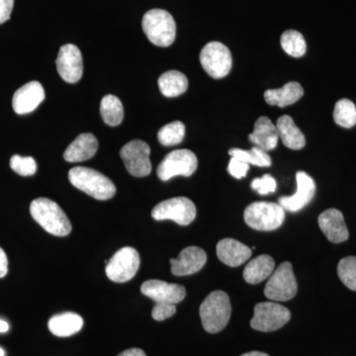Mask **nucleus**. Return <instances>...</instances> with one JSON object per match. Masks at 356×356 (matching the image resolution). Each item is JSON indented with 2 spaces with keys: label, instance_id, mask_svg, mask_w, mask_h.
Listing matches in <instances>:
<instances>
[{
  "label": "nucleus",
  "instance_id": "12",
  "mask_svg": "<svg viewBox=\"0 0 356 356\" xmlns=\"http://www.w3.org/2000/svg\"><path fill=\"white\" fill-rule=\"evenodd\" d=\"M149 154L151 147L140 140H131L120 151V156L123 159L126 170L136 177H147L151 173Z\"/></svg>",
  "mask_w": 356,
  "mask_h": 356
},
{
  "label": "nucleus",
  "instance_id": "35",
  "mask_svg": "<svg viewBox=\"0 0 356 356\" xmlns=\"http://www.w3.org/2000/svg\"><path fill=\"white\" fill-rule=\"evenodd\" d=\"M175 313H177V306L175 304L156 303L153 311H152V317L161 322V321L172 317Z\"/></svg>",
  "mask_w": 356,
  "mask_h": 356
},
{
  "label": "nucleus",
  "instance_id": "40",
  "mask_svg": "<svg viewBox=\"0 0 356 356\" xmlns=\"http://www.w3.org/2000/svg\"><path fill=\"white\" fill-rule=\"evenodd\" d=\"M9 330V325L6 321L0 320V332H6Z\"/></svg>",
  "mask_w": 356,
  "mask_h": 356
},
{
  "label": "nucleus",
  "instance_id": "31",
  "mask_svg": "<svg viewBox=\"0 0 356 356\" xmlns=\"http://www.w3.org/2000/svg\"><path fill=\"white\" fill-rule=\"evenodd\" d=\"M184 124L180 121H175L163 126L159 131L158 139L163 146L172 147L180 144L184 139Z\"/></svg>",
  "mask_w": 356,
  "mask_h": 356
},
{
  "label": "nucleus",
  "instance_id": "38",
  "mask_svg": "<svg viewBox=\"0 0 356 356\" xmlns=\"http://www.w3.org/2000/svg\"><path fill=\"white\" fill-rule=\"evenodd\" d=\"M8 273V259L6 252L0 248V278H3Z\"/></svg>",
  "mask_w": 356,
  "mask_h": 356
},
{
  "label": "nucleus",
  "instance_id": "7",
  "mask_svg": "<svg viewBox=\"0 0 356 356\" xmlns=\"http://www.w3.org/2000/svg\"><path fill=\"white\" fill-rule=\"evenodd\" d=\"M291 318V313L280 304L274 302H264L254 307V318L250 325L255 331L274 332L287 324Z\"/></svg>",
  "mask_w": 356,
  "mask_h": 356
},
{
  "label": "nucleus",
  "instance_id": "9",
  "mask_svg": "<svg viewBox=\"0 0 356 356\" xmlns=\"http://www.w3.org/2000/svg\"><path fill=\"white\" fill-rule=\"evenodd\" d=\"M152 217L156 221L172 220L180 226H187L195 219L196 207L187 197L170 198L154 206Z\"/></svg>",
  "mask_w": 356,
  "mask_h": 356
},
{
  "label": "nucleus",
  "instance_id": "37",
  "mask_svg": "<svg viewBox=\"0 0 356 356\" xmlns=\"http://www.w3.org/2000/svg\"><path fill=\"white\" fill-rule=\"evenodd\" d=\"M14 0H0V25L10 19Z\"/></svg>",
  "mask_w": 356,
  "mask_h": 356
},
{
  "label": "nucleus",
  "instance_id": "20",
  "mask_svg": "<svg viewBox=\"0 0 356 356\" xmlns=\"http://www.w3.org/2000/svg\"><path fill=\"white\" fill-rule=\"evenodd\" d=\"M98 149V140L90 133L81 134L64 154V159L69 163H81L95 156Z\"/></svg>",
  "mask_w": 356,
  "mask_h": 356
},
{
  "label": "nucleus",
  "instance_id": "10",
  "mask_svg": "<svg viewBox=\"0 0 356 356\" xmlns=\"http://www.w3.org/2000/svg\"><path fill=\"white\" fill-rule=\"evenodd\" d=\"M200 62L205 72L213 79H222L232 70L231 51L220 42H210L200 53Z\"/></svg>",
  "mask_w": 356,
  "mask_h": 356
},
{
  "label": "nucleus",
  "instance_id": "1",
  "mask_svg": "<svg viewBox=\"0 0 356 356\" xmlns=\"http://www.w3.org/2000/svg\"><path fill=\"white\" fill-rule=\"evenodd\" d=\"M30 213L33 219L51 235L65 236L72 232L69 218L62 208L51 199H35L30 205Z\"/></svg>",
  "mask_w": 356,
  "mask_h": 356
},
{
  "label": "nucleus",
  "instance_id": "30",
  "mask_svg": "<svg viewBox=\"0 0 356 356\" xmlns=\"http://www.w3.org/2000/svg\"><path fill=\"white\" fill-rule=\"evenodd\" d=\"M334 120L343 128H353L356 125V106L348 99H341L337 102L334 110Z\"/></svg>",
  "mask_w": 356,
  "mask_h": 356
},
{
  "label": "nucleus",
  "instance_id": "5",
  "mask_svg": "<svg viewBox=\"0 0 356 356\" xmlns=\"http://www.w3.org/2000/svg\"><path fill=\"white\" fill-rule=\"evenodd\" d=\"M245 221L257 231H273L280 228L285 220V210L280 204L254 202L245 210Z\"/></svg>",
  "mask_w": 356,
  "mask_h": 356
},
{
  "label": "nucleus",
  "instance_id": "29",
  "mask_svg": "<svg viewBox=\"0 0 356 356\" xmlns=\"http://www.w3.org/2000/svg\"><path fill=\"white\" fill-rule=\"evenodd\" d=\"M229 156L238 158L245 161L248 165L259 166V168H267L271 165V158L267 152L261 149V147H254L248 151L241 149H232L229 151Z\"/></svg>",
  "mask_w": 356,
  "mask_h": 356
},
{
  "label": "nucleus",
  "instance_id": "24",
  "mask_svg": "<svg viewBox=\"0 0 356 356\" xmlns=\"http://www.w3.org/2000/svg\"><path fill=\"white\" fill-rule=\"evenodd\" d=\"M275 268V262L270 255L261 254L248 262L243 270V280L248 284H259L267 280Z\"/></svg>",
  "mask_w": 356,
  "mask_h": 356
},
{
  "label": "nucleus",
  "instance_id": "26",
  "mask_svg": "<svg viewBox=\"0 0 356 356\" xmlns=\"http://www.w3.org/2000/svg\"><path fill=\"white\" fill-rule=\"evenodd\" d=\"M159 88L166 97H177L188 88V79L178 70H168L159 76Z\"/></svg>",
  "mask_w": 356,
  "mask_h": 356
},
{
  "label": "nucleus",
  "instance_id": "23",
  "mask_svg": "<svg viewBox=\"0 0 356 356\" xmlns=\"http://www.w3.org/2000/svg\"><path fill=\"white\" fill-rule=\"evenodd\" d=\"M275 126L283 145L287 147L288 149L297 151V149H301L305 147V136L297 127L291 117L288 116V115H283L280 118H278Z\"/></svg>",
  "mask_w": 356,
  "mask_h": 356
},
{
  "label": "nucleus",
  "instance_id": "25",
  "mask_svg": "<svg viewBox=\"0 0 356 356\" xmlns=\"http://www.w3.org/2000/svg\"><path fill=\"white\" fill-rule=\"evenodd\" d=\"M51 334L60 337L74 336L83 327V320L76 313L58 314L50 318L48 323Z\"/></svg>",
  "mask_w": 356,
  "mask_h": 356
},
{
  "label": "nucleus",
  "instance_id": "42",
  "mask_svg": "<svg viewBox=\"0 0 356 356\" xmlns=\"http://www.w3.org/2000/svg\"><path fill=\"white\" fill-rule=\"evenodd\" d=\"M0 356H6V351L2 350L1 348H0Z\"/></svg>",
  "mask_w": 356,
  "mask_h": 356
},
{
  "label": "nucleus",
  "instance_id": "8",
  "mask_svg": "<svg viewBox=\"0 0 356 356\" xmlns=\"http://www.w3.org/2000/svg\"><path fill=\"white\" fill-rule=\"evenodd\" d=\"M197 166L198 159L193 152L186 149H177L165 156L159 163L156 172L159 179L168 181L177 175L191 177L197 170Z\"/></svg>",
  "mask_w": 356,
  "mask_h": 356
},
{
  "label": "nucleus",
  "instance_id": "28",
  "mask_svg": "<svg viewBox=\"0 0 356 356\" xmlns=\"http://www.w3.org/2000/svg\"><path fill=\"white\" fill-rule=\"evenodd\" d=\"M281 47L287 55L293 58L303 57L307 51V44L303 35L295 30L283 33L280 39Z\"/></svg>",
  "mask_w": 356,
  "mask_h": 356
},
{
  "label": "nucleus",
  "instance_id": "11",
  "mask_svg": "<svg viewBox=\"0 0 356 356\" xmlns=\"http://www.w3.org/2000/svg\"><path fill=\"white\" fill-rule=\"evenodd\" d=\"M139 252L134 248H121L106 264V275L116 283H124L132 280L140 267Z\"/></svg>",
  "mask_w": 356,
  "mask_h": 356
},
{
  "label": "nucleus",
  "instance_id": "2",
  "mask_svg": "<svg viewBox=\"0 0 356 356\" xmlns=\"http://www.w3.org/2000/svg\"><path fill=\"white\" fill-rule=\"evenodd\" d=\"M70 184L97 200H108L116 194V186L108 177L92 168L76 166L69 172Z\"/></svg>",
  "mask_w": 356,
  "mask_h": 356
},
{
  "label": "nucleus",
  "instance_id": "36",
  "mask_svg": "<svg viewBox=\"0 0 356 356\" xmlns=\"http://www.w3.org/2000/svg\"><path fill=\"white\" fill-rule=\"evenodd\" d=\"M250 170V165L238 158L232 156L228 166V172L232 177L236 178V179H242V178L247 177V173Z\"/></svg>",
  "mask_w": 356,
  "mask_h": 356
},
{
  "label": "nucleus",
  "instance_id": "27",
  "mask_svg": "<svg viewBox=\"0 0 356 356\" xmlns=\"http://www.w3.org/2000/svg\"><path fill=\"white\" fill-rule=\"evenodd\" d=\"M100 113L107 125L111 127L120 125L124 118V108L120 99L112 95L104 96L100 104Z\"/></svg>",
  "mask_w": 356,
  "mask_h": 356
},
{
  "label": "nucleus",
  "instance_id": "6",
  "mask_svg": "<svg viewBox=\"0 0 356 356\" xmlns=\"http://www.w3.org/2000/svg\"><path fill=\"white\" fill-rule=\"evenodd\" d=\"M298 286L293 273L292 264L285 261L277 269H274L273 274L269 276V280L264 288V295L271 301H289L294 298Z\"/></svg>",
  "mask_w": 356,
  "mask_h": 356
},
{
  "label": "nucleus",
  "instance_id": "13",
  "mask_svg": "<svg viewBox=\"0 0 356 356\" xmlns=\"http://www.w3.org/2000/svg\"><path fill=\"white\" fill-rule=\"evenodd\" d=\"M58 74L69 83L81 81L83 72V60L81 51L72 44L60 47L57 58Z\"/></svg>",
  "mask_w": 356,
  "mask_h": 356
},
{
  "label": "nucleus",
  "instance_id": "21",
  "mask_svg": "<svg viewBox=\"0 0 356 356\" xmlns=\"http://www.w3.org/2000/svg\"><path fill=\"white\" fill-rule=\"evenodd\" d=\"M277 129L267 117H259L254 124V132L250 134L248 140L255 147H261L264 151H273L278 145Z\"/></svg>",
  "mask_w": 356,
  "mask_h": 356
},
{
  "label": "nucleus",
  "instance_id": "4",
  "mask_svg": "<svg viewBox=\"0 0 356 356\" xmlns=\"http://www.w3.org/2000/svg\"><path fill=\"white\" fill-rule=\"evenodd\" d=\"M143 30L156 46L170 47L177 36V25L170 13L163 9H152L143 17Z\"/></svg>",
  "mask_w": 356,
  "mask_h": 356
},
{
  "label": "nucleus",
  "instance_id": "16",
  "mask_svg": "<svg viewBox=\"0 0 356 356\" xmlns=\"http://www.w3.org/2000/svg\"><path fill=\"white\" fill-rule=\"evenodd\" d=\"M206 261L205 250L198 247H188L180 252L177 259H170L172 273L175 276L191 275L200 271Z\"/></svg>",
  "mask_w": 356,
  "mask_h": 356
},
{
  "label": "nucleus",
  "instance_id": "17",
  "mask_svg": "<svg viewBox=\"0 0 356 356\" xmlns=\"http://www.w3.org/2000/svg\"><path fill=\"white\" fill-rule=\"evenodd\" d=\"M44 90L39 81H31L21 86L13 95L14 111L24 115L34 111L44 102Z\"/></svg>",
  "mask_w": 356,
  "mask_h": 356
},
{
  "label": "nucleus",
  "instance_id": "33",
  "mask_svg": "<svg viewBox=\"0 0 356 356\" xmlns=\"http://www.w3.org/2000/svg\"><path fill=\"white\" fill-rule=\"evenodd\" d=\"M10 168L22 177H30L37 172V163L31 156L15 154L10 159Z\"/></svg>",
  "mask_w": 356,
  "mask_h": 356
},
{
  "label": "nucleus",
  "instance_id": "3",
  "mask_svg": "<svg viewBox=\"0 0 356 356\" xmlns=\"http://www.w3.org/2000/svg\"><path fill=\"white\" fill-rule=\"evenodd\" d=\"M231 302L227 293H210L200 306V317L204 330L210 334L221 332L231 318Z\"/></svg>",
  "mask_w": 356,
  "mask_h": 356
},
{
  "label": "nucleus",
  "instance_id": "41",
  "mask_svg": "<svg viewBox=\"0 0 356 356\" xmlns=\"http://www.w3.org/2000/svg\"><path fill=\"white\" fill-rule=\"evenodd\" d=\"M241 356H269L266 353H261V351H252V353H245Z\"/></svg>",
  "mask_w": 356,
  "mask_h": 356
},
{
  "label": "nucleus",
  "instance_id": "15",
  "mask_svg": "<svg viewBox=\"0 0 356 356\" xmlns=\"http://www.w3.org/2000/svg\"><path fill=\"white\" fill-rule=\"evenodd\" d=\"M140 291L156 303H170L175 305L184 301L186 296V290L181 285L156 280L143 283Z\"/></svg>",
  "mask_w": 356,
  "mask_h": 356
},
{
  "label": "nucleus",
  "instance_id": "22",
  "mask_svg": "<svg viewBox=\"0 0 356 356\" xmlns=\"http://www.w3.org/2000/svg\"><path fill=\"white\" fill-rule=\"evenodd\" d=\"M304 95V89L301 84L291 81L280 89H268L264 92V99L267 104L273 106H289L301 99Z\"/></svg>",
  "mask_w": 356,
  "mask_h": 356
},
{
  "label": "nucleus",
  "instance_id": "19",
  "mask_svg": "<svg viewBox=\"0 0 356 356\" xmlns=\"http://www.w3.org/2000/svg\"><path fill=\"white\" fill-rule=\"evenodd\" d=\"M252 248L234 238H224L217 245L218 259L231 267L242 266L252 257Z\"/></svg>",
  "mask_w": 356,
  "mask_h": 356
},
{
  "label": "nucleus",
  "instance_id": "34",
  "mask_svg": "<svg viewBox=\"0 0 356 356\" xmlns=\"http://www.w3.org/2000/svg\"><path fill=\"white\" fill-rule=\"evenodd\" d=\"M277 184L271 175H266L262 177L255 178L252 182V188L257 191L261 195H267V194L275 192Z\"/></svg>",
  "mask_w": 356,
  "mask_h": 356
},
{
  "label": "nucleus",
  "instance_id": "39",
  "mask_svg": "<svg viewBox=\"0 0 356 356\" xmlns=\"http://www.w3.org/2000/svg\"><path fill=\"white\" fill-rule=\"evenodd\" d=\"M118 356H147L144 350H140V348H130L123 351Z\"/></svg>",
  "mask_w": 356,
  "mask_h": 356
},
{
  "label": "nucleus",
  "instance_id": "14",
  "mask_svg": "<svg viewBox=\"0 0 356 356\" xmlns=\"http://www.w3.org/2000/svg\"><path fill=\"white\" fill-rule=\"evenodd\" d=\"M297 191L294 195L283 196L278 204L288 212H298L313 200L316 194V184L313 178L304 172L296 175Z\"/></svg>",
  "mask_w": 356,
  "mask_h": 356
},
{
  "label": "nucleus",
  "instance_id": "18",
  "mask_svg": "<svg viewBox=\"0 0 356 356\" xmlns=\"http://www.w3.org/2000/svg\"><path fill=\"white\" fill-rule=\"evenodd\" d=\"M318 226L330 242L341 243L346 242L350 236L343 213L337 209H327L318 216Z\"/></svg>",
  "mask_w": 356,
  "mask_h": 356
},
{
  "label": "nucleus",
  "instance_id": "32",
  "mask_svg": "<svg viewBox=\"0 0 356 356\" xmlns=\"http://www.w3.org/2000/svg\"><path fill=\"white\" fill-rule=\"evenodd\" d=\"M337 274L339 280L350 288L353 291H356V257H344L339 262L337 266Z\"/></svg>",
  "mask_w": 356,
  "mask_h": 356
}]
</instances>
